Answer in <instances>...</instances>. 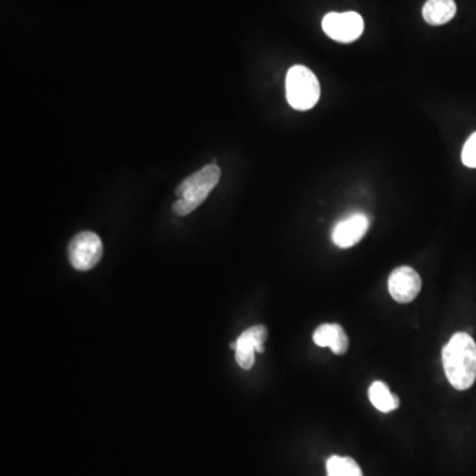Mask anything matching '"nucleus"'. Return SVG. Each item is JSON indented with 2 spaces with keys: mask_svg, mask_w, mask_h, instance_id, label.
Listing matches in <instances>:
<instances>
[{
  "mask_svg": "<svg viewBox=\"0 0 476 476\" xmlns=\"http://www.w3.org/2000/svg\"><path fill=\"white\" fill-rule=\"evenodd\" d=\"M220 178V168L208 164L184 179L176 189L178 200L173 203V214L187 216L196 211L217 186Z\"/></svg>",
  "mask_w": 476,
  "mask_h": 476,
  "instance_id": "nucleus-2",
  "label": "nucleus"
},
{
  "mask_svg": "<svg viewBox=\"0 0 476 476\" xmlns=\"http://www.w3.org/2000/svg\"><path fill=\"white\" fill-rule=\"evenodd\" d=\"M388 288L394 301L399 304H410L421 291V277L414 269L401 266L389 277Z\"/></svg>",
  "mask_w": 476,
  "mask_h": 476,
  "instance_id": "nucleus-6",
  "label": "nucleus"
},
{
  "mask_svg": "<svg viewBox=\"0 0 476 476\" xmlns=\"http://www.w3.org/2000/svg\"><path fill=\"white\" fill-rule=\"evenodd\" d=\"M103 245L94 232H80L68 245V259L78 271H89L102 259Z\"/></svg>",
  "mask_w": 476,
  "mask_h": 476,
  "instance_id": "nucleus-4",
  "label": "nucleus"
},
{
  "mask_svg": "<svg viewBox=\"0 0 476 476\" xmlns=\"http://www.w3.org/2000/svg\"><path fill=\"white\" fill-rule=\"evenodd\" d=\"M456 13L454 0H428L422 8V16L430 25H442L453 21Z\"/></svg>",
  "mask_w": 476,
  "mask_h": 476,
  "instance_id": "nucleus-10",
  "label": "nucleus"
},
{
  "mask_svg": "<svg viewBox=\"0 0 476 476\" xmlns=\"http://www.w3.org/2000/svg\"><path fill=\"white\" fill-rule=\"evenodd\" d=\"M369 229L368 216L354 214L339 221L332 231V241L341 249L352 248L363 240Z\"/></svg>",
  "mask_w": 476,
  "mask_h": 476,
  "instance_id": "nucleus-8",
  "label": "nucleus"
},
{
  "mask_svg": "<svg viewBox=\"0 0 476 476\" xmlns=\"http://www.w3.org/2000/svg\"><path fill=\"white\" fill-rule=\"evenodd\" d=\"M313 343L319 347H330L335 355H344L348 351V338L343 327L339 324H323L313 335Z\"/></svg>",
  "mask_w": 476,
  "mask_h": 476,
  "instance_id": "nucleus-9",
  "label": "nucleus"
},
{
  "mask_svg": "<svg viewBox=\"0 0 476 476\" xmlns=\"http://www.w3.org/2000/svg\"><path fill=\"white\" fill-rule=\"evenodd\" d=\"M324 33L339 43H352L364 32V21L360 13H327L322 22Z\"/></svg>",
  "mask_w": 476,
  "mask_h": 476,
  "instance_id": "nucleus-5",
  "label": "nucleus"
},
{
  "mask_svg": "<svg viewBox=\"0 0 476 476\" xmlns=\"http://www.w3.org/2000/svg\"><path fill=\"white\" fill-rule=\"evenodd\" d=\"M445 374L454 388L467 391L476 380V343L466 332H458L450 339L442 351Z\"/></svg>",
  "mask_w": 476,
  "mask_h": 476,
  "instance_id": "nucleus-1",
  "label": "nucleus"
},
{
  "mask_svg": "<svg viewBox=\"0 0 476 476\" xmlns=\"http://www.w3.org/2000/svg\"><path fill=\"white\" fill-rule=\"evenodd\" d=\"M286 97L295 110L313 109L321 98V85L315 73L304 66L290 68L286 75Z\"/></svg>",
  "mask_w": 476,
  "mask_h": 476,
  "instance_id": "nucleus-3",
  "label": "nucleus"
},
{
  "mask_svg": "<svg viewBox=\"0 0 476 476\" xmlns=\"http://www.w3.org/2000/svg\"><path fill=\"white\" fill-rule=\"evenodd\" d=\"M462 162L466 167L476 168V133L472 134L464 143L463 150H462Z\"/></svg>",
  "mask_w": 476,
  "mask_h": 476,
  "instance_id": "nucleus-13",
  "label": "nucleus"
},
{
  "mask_svg": "<svg viewBox=\"0 0 476 476\" xmlns=\"http://www.w3.org/2000/svg\"><path fill=\"white\" fill-rule=\"evenodd\" d=\"M369 400L377 410L383 413L396 410L400 406V399L394 396L383 381H375L369 388Z\"/></svg>",
  "mask_w": 476,
  "mask_h": 476,
  "instance_id": "nucleus-11",
  "label": "nucleus"
},
{
  "mask_svg": "<svg viewBox=\"0 0 476 476\" xmlns=\"http://www.w3.org/2000/svg\"><path fill=\"white\" fill-rule=\"evenodd\" d=\"M329 476H363L360 466L348 456L333 455L327 461Z\"/></svg>",
  "mask_w": 476,
  "mask_h": 476,
  "instance_id": "nucleus-12",
  "label": "nucleus"
},
{
  "mask_svg": "<svg viewBox=\"0 0 476 476\" xmlns=\"http://www.w3.org/2000/svg\"><path fill=\"white\" fill-rule=\"evenodd\" d=\"M268 340V330L265 326H253L238 336L236 341V361L242 369H249L254 366V354L265 352V341Z\"/></svg>",
  "mask_w": 476,
  "mask_h": 476,
  "instance_id": "nucleus-7",
  "label": "nucleus"
}]
</instances>
